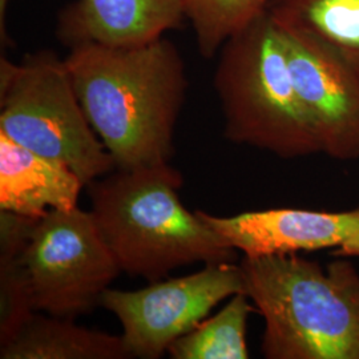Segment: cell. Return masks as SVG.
<instances>
[{
	"label": "cell",
	"mask_w": 359,
	"mask_h": 359,
	"mask_svg": "<svg viewBox=\"0 0 359 359\" xmlns=\"http://www.w3.org/2000/svg\"><path fill=\"white\" fill-rule=\"evenodd\" d=\"M65 65L90 126L116 169L167 164L189 81L165 36L135 47L96 43L69 48Z\"/></svg>",
	"instance_id": "cell-1"
},
{
	"label": "cell",
	"mask_w": 359,
	"mask_h": 359,
	"mask_svg": "<svg viewBox=\"0 0 359 359\" xmlns=\"http://www.w3.org/2000/svg\"><path fill=\"white\" fill-rule=\"evenodd\" d=\"M182 184L167 163L115 169L87 185L90 212L123 273L154 283L192 264L236 262L237 250L181 203Z\"/></svg>",
	"instance_id": "cell-2"
},
{
	"label": "cell",
	"mask_w": 359,
	"mask_h": 359,
	"mask_svg": "<svg viewBox=\"0 0 359 359\" xmlns=\"http://www.w3.org/2000/svg\"><path fill=\"white\" fill-rule=\"evenodd\" d=\"M245 293L264 318L266 359H359V271L298 253L243 257Z\"/></svg>",
	"instance_id": "cell-3"
},
{
	"label": "cell",
	"mask_w": 359,
	"mask_h": 359,
	"mask_svg": "<svg viewBox=\"0 0 359 359\" xmlns=\"http://www.w3.org/2000/svg\"><path fill=\"white\" fill-rule=\"evenodd\" d=\"M217 56L213 86L228 142L285 160L322 154L295 90L281 32L268 11L231 36Z\"/></svg>",
	"instance_id": "cell-4"
},
{
	"label": "cell",
	"mask_w": 359,
	"mask_h": 359,
	"mask_svg": "<svg viewBox=\"0 0 359 359\" xmlns=\"http://www.w3.org/2000/svg\"><path fill=\"white\" fill-rule=\"evenodd\" d=\"M0 133L65 164L86 187L116 169L81 107L65 59L51 50L28 53L20 63L1 56Z\"/></svg>",
	"instance_id": "cell-5"
},
{
	"label": "cell",
	"mask_w": 359,
	"mask_h": 359,
	"mask_svg": "<svg viewBox=\"0 0 359 359\" xmlns=\"http://www.w3.org/2000/svg\"><path fill=\"white\" fill-rule=\"evenodd\" d=\"M23 259L35 310L72 320L100 306L121 273L92 212L79 206L35 218Z\"/></svg>",
	"instance_id": "cell-6"
},
{
	"label": "cell",
	"mask_w": 359,
	"mask_h": 359,
	"mask_svg": "<svg viewBox=\"0 0 359 359\" xmlns=\"http://www.w3.org/2000/svg\"><path fill=\"white\" fill-rule=\"evenodd\" d=\"M245 290L240 264L218 262L192 274L149 283L137 290L108 287L100 306L120 322L130 358L158 359L218 304Z\"/></svg>",
	"instance_id": "cell-7"
},
{
	"label": "cell",
	"mask_w": 359,
	"mask_h": 359,
	"mask_svg": "<svg viewBox=\"0 0 359 359\" xmlns=\"http://www.w3.org/2000/svg\"><path fill=\"white\" fill-rule=\"evenodd\" d=\"M278 29L295 90L317 130L322 154L341 161L357 160L359 65L320 39Z\"/></svg>",
	"instance_id": "cell-8"
},
{
	"label": "cell",
	"mask_w": 359,
	"mask_h": 359,
	"mask_svg": "<svg viewBox=\"0 0 359 359\" xmlns=\"http://www.w3.org/2000/svg\"><path fill=\"white\" fill-rule=\"evenodd\" d=\"M196 212L243 257L335 249L359 228V208L335 213L280 208L234 216Z\"/></svg>",
	"instance_id": "cell-9"
},
{
	"label": "cell",
	"mask_w": 359,
	"mask_h": 359,
	"mask_svg": "<svg viewBox=\"0 0 359 359\" xmlns=\"http://www.w3.org/2000/svg\"><path fill=\"white\" fill-rule=\"evenodd\" d=\"M184 19V0H76L59 15L57 38L68 48L135 47L165 36Z\"/></svg>",
	"instance_id": "cell-10"
},
{
	"label": "cell",
	"mask_w": 359,
	"mask_h": 359,
	"mask_svg": "<svg viewBox=\"0 0 359 359\" xmlns=\"http://www.w3.org/2000/svg\"><path fill=\"white\" fill-rule=\"evenodd\" d=\"M84 182L69 168L0 133V210L38 218L76 208Z\"/></svg>",
	"instance_id": "cell-11"
},
{
	"label": "cell",
	"mask_w": 359,
	"mask_h": 359,
	"mask_svg": "<svg viewBox=\"0 0 359 359\" xmlns=\"http://www.w3.org/2000/svg\"><path fill=\"white\" fill-rule=\"evenodd\" d=\"M121 335L87 329L72 318L35 311L13 338L0 345V359H127Z\"/></svg>",
	"instance_id": "cell-12"
},
{
	"label": "cell",
	"mask_w": 359,
	"mask_h": 359,
	"mask_svg": "<svg viewBox=\"0 0 359 359\" xmlns=\"http://www.w3.org/2000/svg\"><path fill=\"white\" fill-rule=\"evenodd\" d=\"M268 13L280 28L320 39L359 65V0H271Z\"/></svg>",
	"instance_id": "cell-13"
},
{
	"label": "cell",
	"mask_w": 359,
	"mask_h": 359,
	"mask_svg": "<svg viewBox=\"0 0 359 359\" xmlns=\"http://www.w3.org/2000/svg\"><path fill=\"white\" fill-rule=\"evenodd\" d=\"M34 219L0 210V345L36 311L23 259Z\"/></svg>",
	"instance_id": "cell-14"
},
{
	"label": "cell",
	"mask_w": 359,
	"mask_h": 359,
	"mask_svg": "<svg viewBox=\"0 0 359 359\" xmlns=\"http://www.w3.org/2000/svg\"><path fill=\"white\" fill-rule=\"evenodd\" d=\"M257 311L246 293L231 295L228 304L212 317H206L189 333L168 348L172 359H248L246 326Z\"/></svg>",
	"instance_id": "cell-15"
},
{
	"label": "cell",
	"mask_w": 359,
	"mask_h": 359,
	"mask_svg": "<svg viewBox=\"0 0 359 359\" xmlns=\"http://www.w3.org/2000/svg\"><path fill=\"white\" fill-rule=\"evenodd\" d=\"M271 0H184L196 46L204 59L217 56L236 34L268 11Z\"/></svg>",
	"instance_id": "cell-16"
},
{
	"label": "cell",
	"mask_w": 359,
	"mask_h": 359,
	"mask_svg": "<svg viewBox=\"0 0 359 359\" xmlns=\"http://www.w3.org/2000/svg\"><path fill=\"white\" fill-rule=\"evenodd\" d=\"M334 257H359V228L338 248L333 249Z\"/></svg>",
	"instance_id": "cell-17"
},
{
	"label": "cell",
	"mask_w": 359,
	"mask_h": 359,
	"mask_svg": "<svg viewBox=\"0 0 359 359\" xmlns=\"http://www.w3.org/2000/svg\"><path fill=\"white\" fill-rule=\"evenodd\" d=\"M10 0H0V35H1V43L8 44V34L6 28L7 22V10H8Z\"/></svg>",
	"instance_id": "cell-18"
}]
</instances>
